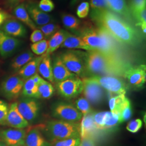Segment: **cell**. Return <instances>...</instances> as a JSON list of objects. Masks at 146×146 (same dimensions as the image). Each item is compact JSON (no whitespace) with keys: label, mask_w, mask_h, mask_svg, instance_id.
<instances>
[{"label":"cell","mask_w":146,"mask_h":146,"mask_svg":"<svg viewBox=\"0 0 146 146\" xmlns=\"http://www.w3.org/2000/svg\"><path fill=\"white\" fill-rule=\"evenodd\" d=\"M68 33V31L61 29L55 33L48 41V47L44 54L50 55L61 47Z\"/></svg>","instance_id":"cell-24"},{"label":"cell","mask_w":146,"mask_h":146,"mask_svg":"<svg viewBox=\"0 0 146 146\" xmlns=\"http://www.w3.org/2000/svg\"><path fill=\"white\" fill-rule=\"evenodd\" d=\"M14 14L16 17L25 25L28 27L31 30H35L37 29L36 25L31 20L27 11L26 5L24 3L16 6L13 11Z\"/></svg>","instance_id":"cell-26"},{"label":"cell","mask_w":146,"mask_h":146,"mask_svg":"<svg viewBox=\"0 0 146 146\" xmlns=\"http://www.w3.org/2000/svg\"><path fill=\"white\" fill-rule=\"evenodd\" d=\"M37 28L42 31L46 38L51 37L55 33L61 29L60 26L54 23H49L42 26L38 27Z\"/></svg>","instance_id":"cell-33"},{"label":"cell","mask_w":146,"mask_h":146,"mask_svg":"<svg viewBox=\"0 0 146 146\" xmlns=\"http://www.w3.org/2000/svg\"><path fill=\"white\" fill-rule=\"evenodd\" d=\"M22 44L20 40L11 36L0 30V55L3 58L11 56Z\"/></svg>","instance_id":"cell-13"},{"label":"cell","mask_w":146,"mask_h":146,"mask_svg":"<svg viewBox=\"0 0 146 146\" xmlns=\"http://www.w3.org/2000/svg\"><path fill=\"white\" fill-rule=\"evenodd\" d=\"M43 57V55L33 58L31 61L27 63L17 72V75L25 81L31 78L37 73L38 66Z\"/></svg>","instance_id":"cell-22"},{"label":"cell","mask_w":146,"mask_h":146,"mask_svg":"<svg viewBox=\"0 0 146 146\" xmlns=\"http://www.w3.org/2000/svg\"><path fill=\"white\" fill-rule=\"evenodd\" d=\"M21 94L24 98L39 99L38 86L34 82L31 78L25 81Z\"/></svg>","instance_id":"cell-29"},{"label":"cell","mask_w":146,"mask_h":146,"mask_svg":"<svg viewBox=\"0 0 146 146\" xmlns=\"http://www.w3.org/2000/svg\"><path fill=\"white\" fill-rule=\"evenodd\" d=\"M26 132L25 129L0 128V140L7 146H23Z\"/></svg>","instance_id":"cell-12"},{"label":"cell","mask_w":146,"mask_h":146,"mask_svg":"<svg viewBox=\"0 0 146 146\" xmlns=\"http://www.w3.org/2000/svg\"><path fill=\"white\" fill-rule=\"evenodd\" d=\"M31 78L37 86H38L40 84H41L43 81V80H44V78H42V77L38 73H36L34 75H33L31 77Z\"/></svg>","instance_id":"cell-49"},{"label":"cell","mask_w":146,"mask_h":146,"mask_svg":"<svg viewBox=\"0 0 146 146\" xmlns=\"http://www.w3.org/2000/svg\"><path fill=\"white\" fill-rule=\"evenodd\" d=\"M52 115L60 120L76 123L83 115L75 107L67 103H58L52 108Z\"/></svg>","instance_id":"cell-9"},{"label":"cell","mask_w":146,"mask_h":146,"mask_svg":"<svg viewBox=\"0 0 146 146\" xmlns=\"http://www.w3.org/2000/svg\"><path fill=\"white\" fill-rule=\"evenodd\" d=\"M120 124L119 114L117 111H108L104 122L102 131H109L113 129Z\"/></svg>","instance_id":"cell-31"},{"label":"cell","mask_w":146,"mask_h":146,"mask_svg":"<svg viewBox=\"0 0 146 146\" xmlns=\"http://www.w3.org/2000/svg\"><path fill=\"white\" fill-rule=\"evenodd\" d=\"M44 131L51 142L80 136V123L63 120L48 121L44 126Z\"/></svg>","instance_id":"cell-4"},{"label":"cell","mask_w":146,"mask_h":146,"mask_svg":"<svg viewBox=\"0 0 146 146\" xmlns=\"http://www.w3.org/2000/svg\"><path fill=\"white\" fill-rule=\"evenodd\" d=\"M119 114V123H121L129 120L132 115V108L131 101L127 98L120 105L118 110Z\"/></svg>","instance_id":"cell-30"},{"label":"cell","mask_w":146,"mask_h":146,"mask_svg":"<svg viewBox=\"0 0 146 146\" xmlns=\"http://www.w3.org/2000/svg\"><path fill=\"white\" fill-rule=\"evenodd\" d=\"M23 146H52L46 140L41 131L37 128H33L27 131Z\"/></svg>","instance_id":"cell-21"},{"label":"cell","mask_w":146,"mask_h":146,"mask_svg":"<svg viewBox=\"0 0 146 146\" xmlns=\"http://www.w3.org/2000/svg\"><path fill=\"white\" fill-rule=\"evenodd\" d=\"M37 72L42 78L51 84L54 83L52 75V62L50 55L43 54V57L38 66Z\"/></svg>","instance_id":"cell-23"},{"label":"cell","mask_w":146,"mask_h":146,"mask_svg":"<svg viewBox=\"0 0 146 146\" xmlns=\"http://www.w3.org/2000/svg\"><path fill=\"white\" fill-rule=\"evenodd\" d=\"M8 4L12 7H15L20 4L22 3L25 0H7Z\"/></svg>","instance_id":"cell-50"},{"label":"cell","mask_w":146,"mask_h":146,"mask_svg":"<svg viewBox=\"0 0 146 146\" xmlns=\"http://www.w3.org/2000/svg\"><path fill=\"white\" fill-rule=\"evenodd\" d=\"M52 75L54 82L58 84L64 80L78 77L68 70L63 63L60 56L54 58L52 63Z\"/></svg>","instance_id":"cell-19"},{"label":"cell","mask_w":146,"mask_h":146,"mask_svg":"<svg viewBox=\"0 0 146 146\" xmlns=\"http://www.w3.org/2000/svg\"><path fill=\"white\" fill-rule=\"evenodd\" d=\"M81 140L79 146H96L93 138H86Z\"/></svg>","instance_id":"cell-47"},{"label":"cell","mask_w":146,"mask_h":146,"mask_svg":"<svg viewBox=\"0 0 146 146\" xmlns=\"http://www.w3.org/2000/svg\"><path fill=\"white\" fill-rule=\"evenodd\" d=\"M106 111L96 112L93 114V119L96 129L98 131H102V128L104 125V122L108 114Z\"/></svg>","instance_id":"cell-37"},{"label":"cell","mask_w":146,"mask_h":146,"mask_svg":"<svg viewBox=\"0 0 146 146\" xmlns=\"http://www.w3.org/2000/svg\"><path fill=\"white\" fill-rule=\"evenodd\" d=\"M25 83L18 75H13L4 79L0 85V93L8 100L17 99L21 94Z\"/></svg>","instance_id":"cell-6"},{"label":"cell","mask_w":146,"mask_h":146,"mask_svg":"<svg viewBox=\"0 0 146 146\" xmlns=\"http://www.w3.org/2000/svg\"><path fill=\"white\" fill-rule=\"evenodd\" d=\"M89 5L91 10L107 9L105 0H90Z\"/></svg>","instance_id":"cell-45"},{"label":"cell","mask_w":146,"mask_h":146,"mask_svg":"<svg viewBox=\"0 0 146 146\" xmlns=\"http://www.w3.org/2000/svg\"><path fill=\"white\" fill-rule=\"evenodd\" d=\"M38 8L44 13L52 11L55 8V5L52 0H41L38 4Z\"/></svg>","instance_id":"cell-44"},{"label":"cell","mask_w":146,"mask_h":146,"mask_svg":"<svg viewBox=\"0 0 146 146\" xmlns=\"http://www.w3.org/2000/svg\"><path fill=\"white\" fill-rule=\"evenodd\" d=\"M0 146H7L6 145H5V143L3 142V141H1V140H0Z\"/></svg>","instance_id":"cell-52"},{"label":"cell","mask_w":146,"mask_h":146,"mask_svg":"<svg viewBox=\"0 0 146 146\" xmlns=\"http://www.w3.org/2000/svg\"><path fill=\"white\" fill-rule=\"evenodd\" d=\"M142 124V121L140 119L131 120L128 123L126 126V129L132 133H136L141 129Z\"/></svg>","instance_id":"cell-42"},{"label":"cell","mask_w":146,"mask_h":146,"mask_svg":"<svg viewBox=\"0 0 146 146\" xmlns=\"http://www.w3.org/2000/svg\"><path fill=\"white\" fill-rule=\"evenodd\" d=\"M44 38L42 31L40 29H36L33 31L30 37V40L33 43L39 42Z\"/></svg>","instance_id":"cell-46"},{"label":"cell","mask_w":146,"mask_h":146,"mask_svg":"<svg viewBox=\"0 0 146 146\" xmlns=\"http://www.w3.org/2000/svg\"><path fill=\"white\" fill-rule=\"evenodd\" d=\"M61 47L68 49H80L87 51L93 50L83 41L80 37L76 35L71 34L69 33L65 38L64 42H63Z\"/></svg>","instance_id":"cell-27"},{"label":"cell","mask_w":146,"mask_h":146,"mask_svg":"<svg viewBox=\"0 0 146 146\" xmlns=\"http://www.w3.org/2000/svg\"><path fill=\"white\" fill-rule=\"evenodd\" d=\"M55 89L50 82L44 80L41 84L38 86V93L40 98L48 99L52 98L54 93Z\"/></svg>","instance_id":"cell-32"},{"label":"cell","mask_w":146,"mask_h":146,"mask_svg":"<svg viewBox=\"0 0 146 146\" xmlns=\"http://www.w3.org/2000/svg\"><path fill=\"white\" fill-rule=\"evenodd\" d=\"M29 125V122L19 112L17 108V103H12L9 107L5 125L15 129H25Z\"/></svg>","instance_id":"cell-15"},{"label":"cell","mask_w":146,"mask_h":146,"mask_svg":"<svg viewBox=\"0 0 146 146\" xmlns=\"http://www.w3.org/2000/svg\"><path fill=\"white\" fill-rule=\"evenodd\" d=\"M125 95L120 94L116 96H111L109 100V107L110 111H117L120 107V105L125 99Z\"/></svg>","instance_id":"cell-39"},{"label":"cell","mask_w":146,"mask_h":146,"mask_svg":"<svg viewBox=\"0 0 146 146\" xmlns=\"http://www.w3.org/2000/svg\"><path fill=\"white\" fill-rule=\"evenodd\" d=\"M107 9L134 25L131 11L126 0H105Z\"/></svg>","instance_id":"cell-16"},{"label":"cell","mask_w":146,"mask_h":146,"mask_svg":"<svg viewBox=\"0 0 146 146\" xmlns=\"http://www.w3.org/2000/svg\"><path fill=\"white\" fill-rule=\"evenodd\" d=\"M64 27L76 35L83 26L84 22L72 14L63 13L61 16Z\"/></svg>","instance_id":"cell-25"},{"label":"cell","mask_w":146,"mask_h":146,"mask_svg":"<svg viewBox=\"0 0 146 146\" xmlns=\"http://www.w3.org/2000/svg\"><path fill=\"white\" fill-rule=\"evenodd\" d=\"M80 136L66 139L61 140L54 141L51 143L52 146H79L81 143Z\"/></svg>","instance_id":"cell-36"},{"label":"cell","mask_w":146,"mask_h":146,"mask_svg":"<svg viewBox=\"0 0 146 146\" xmlns=\"http://www.w3.org/2000/svg\"><path fill=\"white\" fill-rule=\"evenodd\" d=\"M84 0H71L70 2V5L72 7H74L75 5H77L80 2H84Z\"/></svg>","instance_id":"cell-51"},{"label":"cell","mask_w":146,"mask_h":146,"mask_svg":"<svg viewBox=\"0 0 146 146\" xmlns=\"http://www.w3.org/2000/svg\"><path fill=\"white\" fill-rule=\"evenodd\" d=\"M89 16L96 26L107 31L121 44L136 46L142 41L143 36L134 25L111 11L91 10Z\"/></svg>","instance_id":"cell-1"},{"label":"cell","mask_w":146,"mask_h":146,"mask_svg":"<svg viewBox=\"0 0 146 146\" xmlns=\"http://www.w3.org/2000/svg\"><path fill=\"white\" fill-rule=\"evenodd\" d=\"M123 78L133 86L141 88L146 83V65L141 64L136 67L131 66L125 70Z\"/></svg>","instance_id":"cell-14"},{"label":"cell","mask_w":146,"mask_h":146,"mask_svg":"<svg viewBox=\"0 0 146 146\" xmlns=\"http://www.w3.org/2000/svg\"><path fill=\"white\" fill-rule=\"evenodd\" d=\"M108 92L116 95L127 93V87L125 82L118 77L112 76H92L89 77Z\"/></svg>","instance_id":"cell-8"},{"label":"cell","mask_w":146,"mask_h":146,"mask_svg":"<svg viewBox=\"0 0 146 146\" xmlns=\"http://www.w3.org/2000/svg\"><path fill=\"white\" fill-rule=\"evenodd\" d=\"M86 74L92 76L123 77L131 65L119 56L107 54L97 50L84 52Z\"/></svg>","instance_id":"cell-2"},{"label":"cell","mask_w":146,"mask_h":146,"mask_svg":"<svg viewBox=\"0 0 146 146\" xmlns=\"http://www.w3.org/2000/svg\"><path fill=\"white\" fill-rule=\"evenodd\" d=\"M58 92L66 99H73L81 94L82 90V79L79 77L70 78L56 84Z\"/></svg>","instance_id":"cell-10"},{"label":"cell","mask_w":146,"mask_h":146,"mask_svg":"<svg viewBox=\"0 0 146 146\" xmlns=\"http://www.w3.org/2000/svg\"><path fill=\"white\" fill-rule=\"evenodd\" d=\"M34 58V54L29 50L22 52L20 54L16 56L15 58H14L11 61V69L14 72L17 73V72L21 68Z\"/></svg>","instance_id":"cell-28"},{"label":"cell","mask_w":146,"mask_h":146,"mask_svg":"<svg viewBox=\"0 0 146 146\" xmlns=\"http://www.w3.org/2000/svg\"><path fill=\"white\" fill-rule=\"evenodd\" d=\"M76 108L82 113L83 116L92 112L90 104L88 101L84 97H80L75 101Z\"/></svg>","instance_id":"cell-34"},{"label":"cell","mask_w":146,"mask_h":146,"mask_svg":"<svg viewBox=\"0 0 146 146\" xmlns=\"http://www.w3.org/2000/svg\"></svg>","instance_id":"cell-53"},{"label":"cell","mask_w":146,"mask_h":146,"mask_svg":"<svg viewBox=\"0 0 146 146\" xmlns=\"http://www.w3.org/2000/svg\"><path fill=\"white\" fill-rule=\"evenodd\" d=\"M10 15L3 11L0 10V26L7 20L10 18Z\"/></svg>","instance_id":"cell-48"},{"label":"cell","mask_w":146,"mask_h":146,"mask_svg":"<svg viewBox=\"0 0 146 146\" xmlns=\"http://www.w3.org/2000/svg\"><path fill=\"white\" fill-rule=\"evenodd\" d=\"M0 30L14 37H25L27 34L26 27L20 21L15 19H8L1 26Z\"/></svg>","instance_id":"cell-18"},{"label":"cell","mask_w":146,"mask_h":146,"mask_svg":"<svg viewBox=\"0 0 146 146\" xmlns=\"http://www.w3.org/2000/svg\"><path fill=\"white\" fill-rule=\"evenodd\" d=\"M64 65L72 73L78 77L86 75V68L84 52L68 50L63 52L60 56Z\"/></svg>","instance_id":"cell-5"},{"label":"cell","mask_w":146,"mask_h":146,"mask_svg":"<svg viewBox=\"0 0 146 146\" xmlns=\"http://www.w3.org/2000/svg\"><path fill=\"white\" fill-rule=\"evenodd\" d=\"M25 5L29 15L37 26H42L52 22V16L41 11L35 2H29Z\"/></svg>","instance_id":"cell-17"},{"label":"cell","mask_w":146,"mask_h":146,"mask_svg":"<svg viewBox=\"0 0 146 146\" xmlns=\"http://www.w3.org/2000/svg\"><path fill=\"white\" fill-rule=\"evenodd\" d=\"M128 5L131 14L146 8V0H129Z\"/></svg>","instance_id":"cell-41"},{"label":"cell","mask_w":146,"mask_h":146,"mask_svg":"<svg viewBox=\"0 0 146 146\" xmlns=\"http://www.w3.org/2000/svg\"><path fill=\"white\" fill-rule=\"evenodd\" d=\"M94 112L92 111L82 116V121L80 124V135L81 139L86 138H93L97 133L93 119Z\"/></svg>","instance_id":"cell-20"},{"label":"cell","mask_w":146,"mask_h":146,"mask_svg":"<svg viewBox=\"0 0 146 146\" xmlns=\"http://www.w3.org/2000/svg\"><path fill=\"white\" fill-rule=\"evenodd\" d=\"M82 90L81 93L89 103L96 104H101L104 99V89L93 80L87 78H83Z\"/></svg>","instance_id":"cell-7"},{"label":"cell","mask_w":146,"mask_h":146,"mask_svg":"<svg viewBox=\"0 0 146 146\" xmlns=\"http://www.w3.org/2000/svg\"><path fill=\"white\" fill-rule=\"evenodd\" d=\"M17 103L19 112L29 123L36 119L40 107L36 99L23 98Z\"/></svg>","instance_id":"cell-11"},{"label":"cell","mask_w":146,"mask_h":146,"mask_svg":"<svg viewBox=\"0 0 146 146\" xmlns=\"http://www.w3.org/2000/svg\"><path fill=\"white\" fill-rule=\"evenodd\" d=\"M131 14L134 22L135 26L140 28L142 25L146 24V8L132 13Z\"/></svg>","instance_id":"cell-38"},{"label":"cell","mask_w":146,"mask_h":146,"mask_svg":"<svg viewBox=\"0 0 146 146\" xmlns=\"http://www.w3.org/2000/svg\"><path fill=\"white\" fill-rule=\"evenodd\" d=\"M90 5L88 2H82L78 6L76 14L80 19H84L88 15Z\"/></svg>","instance_id":"cell-40"},{"label":"cell","mask_w":146,"mask_h":146,"mask_svg":"<svg viewBox=\"0 0 146 146\" xmlns=\"http://www.w3.org/2000/svg\"><path fill=\"white\" fill-rule=\"evenodd\" d=\"M93 50H97L118 56V42L102 28L94 26L91 23L84 22L81 29L76 35Z\"/></svg>","instance_id":"cell-3"},{"label":"cell","mask_w":146,"mask_h":146,"mask_svg":"<svg viewBox=\"0 0 146 146\" xmlns=\"http://www.w3.org/2000/svg\"><path fill=\"white\" fill-rule=\"evenodd\" d=\"M9 105L3 100H0V125H5L9 110Z\"/></svg>","instance_id":"cell-43"},{"label":"cell","mask_w":146,"mask_h":146,"mask_svg":"<svg viewBox=\"0 0 146 146\" xmlns=\"http://www.w3.org/2000/svg\"><path fill=\"white\" fill-rule=\"evenodd\" d=\"M48 47V41L42 40L39 42L33 43L31 45V50L33 54L37 55H42L44 54Z\"/></svg>","instance_id":"cell-35"}]
</instances>
